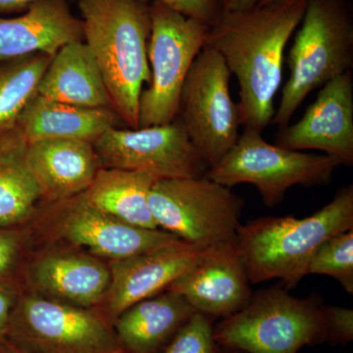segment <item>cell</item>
<instances>
[{
    "instance_id": "9a60e30c",
    "label": "cell",
    "mask_w": 353,
    "mask_h": 353,
    "mask_svg": "<svg viewBox=\"0 0 353 353\" xmlns=\"http://www.w3.org/2000/svg\"><path fill=\"white\" fill-rule=\"evenodd\" d=\"M65 213L62 236L74 245L85 246L99 256L121 259L181 241L160 229H145L125 222L90 205L82 194Z\"/></svg>"
},
{
    "instance_id": "cb8c5ba5",
    "label": "cell",
    "mask_w": 353,
    "mask_h": 353,
    "mask_svg": "<svg viewBox=\"0 0 353 353\" xmlns=\"http://www.w3.org/2000/svg\"><path fill=\"white\" fill-rule=\"evenodd\" d=\"M51 58L34 53L0 62V131L15 126L28 102L38 92Z\"/></svg>"
},
{
    "instance_id": "ffe728a7",
    "label": "cell",
    "mask_w": 353,
    "mask_h": 353,
    "mask_svg": "<svg viewBox=\"0 0 353 353\" xmlns=\"http://www.w3.org/2000/svg\"><path fill=\"white\" fill-rule=\"evenodd\" d=\"M34 279L48 294L87 307L105 297L111 275L109 267L101 260L60 253L39 260L34 268Z\"/></svg>"
},
{
    "instance_id": "8fae6325",
    "label": "cell",
    "mask_w": 353,
    "mask_h": 353,
    "mask_svg": "<svg viewBox=\"0 0 353 353\" xmlns=\"http://www.w3.org/2000/svg\"><path fill=\"white\" fill-rule=\"evenodd\" d=\"M275 145L320 150L341 165H353V76L347 72L323 85L303 117L279 129Z\"/></svg>"
},
{
    "instance_id": "d6986e66",
    "label": "cell",
    "mask_w": 353,
    "mask_h": 353,
    "mask_svg": "<svg viewBox=\"0 0 353 353\" xmlns=\"http://www.w3.org/2000/svg\"><path fill=\"white\" fill-rule=\"evenodd\" d=\"M119 122V117L111 108H81L51 101L37 92L20 114L16 125L28 143L71 139L94 143Z\"/></svg>"
},
{
    "instance_id": "2e32d148",
    "label": "cell",
    "mask_w": 353,
    "mask_h": 353,
    "mask_svg": "<svg viewBox=\"0 0 353 353\" xmlns=\"http://www.w3.org/2000/svg\"><path fill=\"white\" fill-rule=\"evenodd\" d=\"M83 41L82 19L68 0H36L17 17L0 16V62L34 53L54 57L62 46Z\"/></svg>"
},
{
    "instance_id": "5bb4252c",
    "label": "cell",
    "mask_w": 353,
    "mask_h": 353,
    "mask_svg": "<svg viewBox=\"0 0 353 353\" xmlns=\"http://www.w3.org/2000/svg\"><path fill=\"white\" fill-rule=\"evenodd\" d=\"M208 248L178 241L109 265L111 281L104 299L117 318L134 304L154 296L189 270Z\"/></svg>"
},
{
    "instance_id": "44dd1931",
    "label": "cell",
    "mask_w": 353,
    "mask_h": 353,
    "mask_svg": "<svg viewBox=\"0 0 353 353\" xmlns=\"http://www.w3.org/2000/svg\"><path fill=\"white\" fill-rule=\"evenodd\" d=\"M196 312L185 297L168 290L126 309L115 326L120 340L132 352L152 353Z\"/></svg>"
},
{
    "instance_id": "5b68a950",
    "label": "cell",
    "mask_w": 353,
    "mask_h": 353,
    "mask_svg": "<svg viewBox=\"0 0 353 353\" xmlns=\"http://www.w3.org/2000/svg\"><path fill=\"white\" fill-rule=\"evenodd\" d=\"M214 341L250 353H297L327 341L324 305L318 297L290 296L282 285L262 290L221 323Z\"/></svg>"
},
{
    "instance_id": "277c9868",
    "label": "cell",
    "mask_w": 353,
    "mask_h": 353,
    "mask_svg": "<svg viewBox=\"0 0 353 353\" xmlns=\"http://www.w3.org/2000/svg\"><path fill=\"white\" fill-rule=\"evenodd\" d=\"M301 28L290 48V78L271 125H289L307 95L353 67L350 0H306Z\"/></svg>"
},
{
    "instance_id": "83f0119b",
    "label": "cell",
    "mask_w": 353,
    "mask_h": 353,
    "mask_svg": "<svg viewBox=\"0 0 353 353\" xmlns=\"http://www.w3.org/2000/svg\"><path fill=\"white\" fill-rule=\"evenodd\" d=\"M324 313L327 341L333 343H347L353 340L352 309L324 305Z\"/></svg>"
},
{
    "instance_id": "4dcf8cb0",
    "label": "cell",
    "mask_w": 353,
    "mask_h": 353,
    "mask_svg": "<svg viewBox=\"0 0 353 353\" xmlns=\"http://www.w3.org/2000/svg\"><path fill=\"white\" fill-rule=\"evenodd\" d=\"M36 0H0V13L24 12Z\"/></svg>"
},
{
    "instance_id": "4fadbf2b",
    "label": "cell",
    "mask_w": 353,
    "mask_h": 353,
    "mask_svg": "<svg viewBox=\"0 0 353 353\" xmlns=\"http://www.w3.org/2000/svg\"><path fill=\"white\" fill-rule=\"evenodd\" d=\"M167 290L185 297L197 312L216 317L238 312L253 294L234 243L208 248Z\"/></svg>"
},
{
    "instance_id": "7402d4cb",
    "label": "cell",
    "mask_w": 353,
    "mask_h": 353,
    "mask_svg": "<svg viewBox=\"0 0 353 353\" xmlns=\"http://www.w3.org/2000/svg\"><path fill=\"white\" fill-rule=\"evenodd\" d=\"M157 180L143 172L101 168L82 196L90 205L118 219L145 229H159L148 204Z\"/></svg>"
},
{
    "instance_id": "ac0fdd59",
    "label": "cell",
    "mask_w": 353,
    "mask_h": 353,
    "mask_svg": "<svg viewBox=\"0 0 353 353\" xmlns=\"http://www.w3.org/2000/svg\"><path fill=\"white\" fill-rule=\"evenodd\" d=\"M38 94L81 108H111L101 70L83 41L65 44L51 58Z\"/></svg>"
},
{
    "instance_id": "f546056e",
    "label": "cell",
    "mask_w": 353,
    "mask_h": 353,
    "mask_svg": "<svg viewBox=\"0 0 353 353\" xmlns=\"http://www.w3.org/2000/svg\"><path fill=\"white\" fill-rule=\"evenodd\" d=\"M12 301L6 292L0 289V339L6 334L10 324V311Z\"/></svg>"
},
{
    "instance_id": "6da1fadb",
    "label": "cell",
    "mask_w": 353,
    "mask_h": 353,
    "mask_svg": "<svg viewBox=\"0 0 353 353\" xmlns=\"http://www.w3.org/2000/svg\"><path fill=\"white\" fill-rule=\"evenodd\" d=\"M306 0H274L243 11H224L204 46L224 59L238 80L241 126L262 132L275 115L285 46L303 21Z\"/></svg>"
},
{
    "instance_id": "52a82bcc",
    "label": "cell",
    "mask_w": 353,
    "mask_h": 353,
    "mask_svg": "<svg viewBox=\"0 0 353 353\" xmlns=\"http://www.w3.org/2000/svg\"><path fill=\"white\" fill-rule=\"evenodd\" d=\"M341 165L330 155L270 145L262 138V132L245 129L233 148L208 168L204 176L230 189L240 183H252L259 190L265 205L275 208L294 185L313 187L331 182Z\"/></svg>"
},
{
    "instance_id": "9c48e42d",
    "label": "cell",
    "mask_w": 353,
    "mask_h": 353,
    "mask_svg": "<svg viewBox=\"0 0 353 353\" xmlns=\"http://www.w3.org/2000/svg\"><path fill=\"white\" fill-rule=\"evenodd\" d=\"M231 76L219 53L204 46L181 94L176 117L209 168L225 157L240 137V111L230 92Z\"/></svg>"
},
{
    "instance_id": "8992f818",
    "label": "cell",
    "mask_w": 353,
    "mask_h": 353,
    "mask_svg": "<svg viewBox=\"0 0 353 353\" xmlns=\"http://www.w3.org/2000/svg\"><path fill=\"white\" fill-rule=\"evenodd\" d=\"M148 204L158 228L208 248L234 243L245 201L203 176L157 179Z\"/></svg>"
},
{
    "instance_id": "1f68e13d",
    "label": "cell",
    "mask_w": 353,
    "mask_h": 353,
    "mask_svg": "<svg viewBox=\"0 0 353 353\" xmlns=\"http://www.w3.org/2000/svg\"><path fill=\"white\" fill-rule=\"evenodd\" d=\"M261 0H222L224 11H243L257 6Z\"/></svg>"
},
{
    "instance_id": "d4e9b609",
    "label": "cell",
    "mask_w": 353,
    "mask_h": 353,
    "mask_svg": "<svg viewBox=\"0 0 353 353\" xmlns=\"http://www.w3.org/2000/svg\"><path fill=\"white\" fill-rule=\"evenodd\" d=\"M327 275L353 294V229L336 234L320 245L308 267V275Z\"/></svg>"
},
{
    "instance_id": "d6a6232c",
    "label": "cell",
    "mask_w": 353,
    "mask_h": 353,
    "mask_svg": "<svg viewBox=\"0 0 353 353\" xmlns=\"http://www.w3.org/2000/svg\"><path fill=\"white\" fill-rule=\"evenodd\" d=\"M274 1V0H261L259 6H264V4L269 3V2Z\"/></svg>"
},
{
    "instance_id": "ba28073f",
    "label": "cell",
    "mask_w": 353,
    "mask_h": 353,
    "mask_svg": "<svg viewBox=\"0 0 353 353\" xmlns=\"http://www.w3.org/2000/svg\"><path fill=\"white\" fill-rule=\"evenodd\" d=\"M150 81L139 99V128L162 126L176 119L183 83L209 31L208 25L157 0L150 2Z\"/></svg>"
},
{
    "instance_id": "3957f363",
    "label": "cell",
    "mask_w": 353,
    "mask_h": 353,
    "mask_svg": "<svg viewBox=\"0 0 353 353\" xmlns=\"http://www.w3.org/2000/svg\"><path fill=\"white\" fill-rule=\"evenodd\" d=\"M353 229V185L341 188L327 205L309 217L259 218L236 230L240 252L250 284L280 279L294 289L305 276L324 241Z\"/></svg>"
},
{
    "instance_id": "30bf717a",
    "label": "cell",
    "mask_w": 353,
    "mask_h": 353,
    "mask_svg": "<svg viewBox=\"0 0 353 353\" xmlns=\"http://www.w3.org/2000/svg\"><path fill=\"white\" fill-rule=\"evenodd\" d=\"M101 168L143 172L155 178H199L208 165L176 117L162 126L110 128L94 143Z\"/></svg>"
},
{
    "instance_id": "4316f807",
    "label": "cell",
    "mask_w": 353,
    "mask_h": 353,
    "mask_svg": "<svg viewBox=\"0 0 353 353\" xmlns=\"http://www.w3.org/2000/svg\"><path fill=\"white\" fill-rule=\"evenodd\" d=\"M145 3L155 0H141ZM185 17L211 27L224 12L222 0H157Z\"/></svg>"
},
{
    "instance_id": "f1b7e54d",
    "label": "cell",
    "mask_w": 353,
    "mask_h": 353,
    "mask_svg": "<svg viewBox=\"0 0 353 353\" xmlns=\"http://www.w3.org/2000/svg\"><path fill=\"white\" fill-rule=\"evenodd\" d=\"M17 254V241L15 236L0 233V275L6 273Z\"/></svg>"
},
{
    "instance_id": "484cf974",
    "label": "cell",
    "mask_w": 353,
    "mask_h": 353,
    "mask_svg": "<svg viewBox=\"0 0 353 353\" xmlns=\"http://www.w3.org/2000/svg\"><path fill=\"white\" fill-rule=\"evenodd\" d=\"M163 353H214V332L208 316L194 313Z\"/></svg>"
},
{
    "instance_id": "7a4b0ae2",
    "label": "cell",
    "mask_w": 353,
    "mask_h": 353,
    "mask_svg": "<svg viewBox=\"0 0 353 353\" xmlns=\"http://www.w3.org/2000/svg\"><path fill=\"white\" fill-rule=\"evenodd\" d=\"M83 41L108 88L110 108L129 129L139 128V99L150 83V4L141 0H79Z\"/></svg>"
},
{
    "instance_id": "e0dca14e",
    "label": "cell",
    "mask_w": 353,
    "mask_h": 353,
    "mask_svg": "<svg viewBox=\"0 0 353 353\" xmlns=\"http://www.w3.org/2000/svg\"><path fill=\"white\" fill-rule=\"evenodd\" d=\"M32 175L52 201H66L83 194L101 168L94 143L81 139H48L28 145Z\"/></svg>"
},
{
    "instance_id": "603a6c76",
    "label": "cell",
    "mask_w": 353,
    "mask_h": 353,
    "mask_svg": "<svg viewBox=\"0 0 353 353\" xmlns=\"http://www.w3.org/2000/svg\"><path fill=\"white\" fill-rule=\"evenodd\" d=\"M28 145L17 125L0 131V226L26 219L43 197L28 163Z\"/></svg>"
},
{
    "instance_id": "7c38bea8",
    "label": "cell",
    "mask_w": 353,
    "mask_h": 353,
    "mask_svg": "<svg viewBox=\"0 0 353 353\" xmlns=\"http://www.w3.org/2000/svg\"><path fill=\"white\" fill-rule=\"evenodd\" d=\"M16 322L25 340L48 353H108L115 348L99 318L69 304L25 297Z\"/></svg>"
}]
</instances>
